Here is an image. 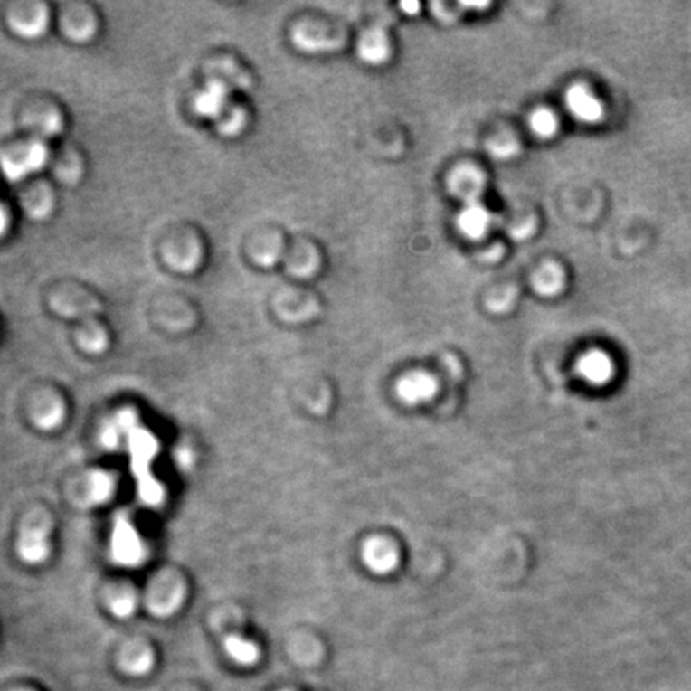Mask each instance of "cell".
<instances>
[{
	"label": "cell",
	"mask_w": 691,
	"mask_h": 691,
	"mask_svg": "<svg viewBox=\"0 0 691 691\" xmlns=\"http://www.w3.org/2000/svg\"><path fill=\"white\" fill-rule=\"evenodd\" d=\"M565 285V274L557 264H546L533 277V287L543 297H554Z\"/></svg>",
	"instance_id": "12"
},
{
	"label": "cell",
	"mask_w": 691,
	"mask_h": 691,
	"mask_svg": "<svg viewBox=\"0 0 691 691\" xmlns=\"http://www.w3.org/2000/svg\"><path fill=\"white\" fill-rule=\"evenodd\" d=\"M20 555L29 563H35L47 557L49 554V541H47V533L42 528H33L28 530L21 536Z\"/></svg>",
	"instance_id": "10"
},
{
	"label": "cell",
	"mask_w": 691,
	"mask_h": 691,
	"mask_svg": "<svg viewBox=\"0 0 691 691\" xmlns=\"http://www.w3.org/2000/svg\"><path fill=\"white\" fill-rule=\"evenodd\" d=\"M49 147L42 139H34L14 149V153L4 154L0 157V170L10 183H20L41 172L49 164Z\"/></svg>",
	"instance_id": "1"
},
{
	"label": "cell",
	"mask_w": 691,
	"mask_h": 691,
	"mask_svg": "<svg viewBox=\"0 0 691 691\" xmlns=\"http://www.w3.org/2000/svg\"><path fill=\"white\" fill-rule=\"evenodd\" d=\"M568 111L584 124H597L603 118V104L584 85H573L565 95Z\"/></svg>",
	"instance_id": "3"
},
{
	"label": "cell",
	"mask_w": 691,
	"mask_h": 691,
	"mask_svg": "<svg viewBox=\"0 0 691 691\" xmlns=\"http://www.w3.org/2000/svg\"><path fill=\"white\" fill-rule=\"evenodd\" d=\"M151 663H153L151 655L149 653H141L135 661H130V663L127 664V669L133 672V674H145L146 671H149Z\"/></svg>",
	"instance_id": "17"
},
{
	"label": "cell",
	"mask_w": 691,
	"mask_h": 691,
	"mask_svg": "<svg viewBox=\"0 0 691 691\" xmlns=\"http://www.w3.org/2000/svg\"><path fill=\"white\" fill-rule=\"evenodd\" d=\"M436 393V378L424 372H412L397 383V394L401 401L408 405H418L422 402L431 401Z\"/></svg>",
	"instance_id": "4"
},
{
	"label": "cell",
	"mask_w": 691,
	"mask_h": 691,
	"mask_svg": "<svg viewBox=\"0 0 691 691\" xmlns=\"http://www.w3.org/2000/svg\"><path fill=\"white\" fill-rule=\"evenodd\" d=\"M224 648L228 651L229 657L232 658L237 663L250 664L256 663L260 658V650L255 643L250 642L247 639L239 636H229L224 640Z\"/></svg>",
	"instance_id": "14"
},
{
	"label": "cell",
	"mask_w": 691,
	"mask_h": 691,
	"mask_svg": "<svg viewBox=\"0 0 691 691\" xmlns=\"http://www.w3.org/2000/svg\"><path fill=\"white\" fill-rule=\"evenodd\" d=\"M449 186L450 191L464 204L480 202V195L485 187L484 175L474 166H459L451 173Z\"/></svg>",
	"instance_id": "5"
},
{
	"label": "cell",
	"mask_w": 691,
	"mask_h": 691,
	"mask_svg": "<svg viewBox=\"0 0 691 691\" xmlns=\"http://www.w3.org/2000/svg\"><path fill=\"white\" fill-rule=\"evenodd\" d=\"M229 103L228 87L220 80L207 83V87L202 89L201 93L195 97L194 109L205 118H222V112L226 111Z\"/></svg>",
	"instance_id": "6"
},
{
	"label": "cell",
	"mask_w": 691,
	"mask_h": 691,
	"mask_svg": "<svg viewBox=\"0 0 691 691\" xmlns=\"http://www.w3.org/2000/svg\"><path fill=\"white\" fill-rule=\"evenodd\" d=\"M133 609H135V601L130 595H122V597H118L116 601H112V611H114V615L120 616V618L132 616Z\"/></svg>",
	"instance_id": "16"
},
{
	"label": "cell",
	"mask_w": 691,
	"mask_h": 691,
	"mask_svg": "<svg viewBox=\"0 0 691 691\" xmlns=\"http://www.w3.org/2000/svg\"><path fill=\"white\" fill-rule=\"evenodd\" d=\"M8 224H10V220H8L7 210L0 205V237L7 234Z\"/></svg>",
	"instance_id": "19"
},
{
	"label": "cell",
	"mask_w": 691,
	"mask_h": 691,
	"mask_svg": "<svg viewBox=\"0 0 691 691\" xmlns=\"http://www.w3.org/2000/svg\"><path fill=\"white\" fill-rule=\"evenodd\" d=\"M578 374L588 381L589 384L603 386L613 376V362L605 353L591 351L584 354L578 362Z\"/></svg>",
	"instance_id": "8"
},
{
	"label": "cell",
	"mask_w": 691,
	"mask_h": 691,
	"mask_svg": "<svg viewBox=\"0 0 691 691\" xmlns=\"http://www.w3.org/2000/svg\"><path fill=\"white\" fill-rule=\"evenodd\" d=\"M141 544H139L137 533L133 532L130 524H120L118 533L114 535V554L118 560L125 565L133 563L141 555Z\"/></svg>",
	"instance_id": "9"
},
{
	"label": "cell",
	"mask_w": 691,
	"mask_h": 691,
	"mask_svg": "<svg viewBox=\"0 0 691 691\" xmlns=\"http://www.w3.org/2000/svg\"><path fill=\"white\" fill-rule=\"evenodd\" d=\"M243 122H245V118H243L241 112H239V114H234L232 118H229L228 120L222 125V132L226 133V135H234V133L239 132V130L242 128Z\"/></svg>",
	"instance_id": "18"
},
{
	"label": "cell",
	"mask_w": 691,
	"mask_h": 691,
	"mask_svg": "<svg viewBox=\"0 0 691 691\" xmlns=\"http://www.w3.org/2000/svg\"><path fill=\"white\" fill-rule=\"evenodd\" d=\"M49 24V14L45 10H37L34 14H29L26 18H16L12 23V29L16 34L33 41L35 37H41Z\"/></svg>",
	"instance_id": "13"
},
{
	"label": "cell",
	"mask_w": 691,
	"mask_h": 691,
	"mask_svg": "<svg viewBox=\"0 0 691 691\" xmlns=\"http://www.w3.org/2000/svg\"><path fill=\"white\" fill-rule=\"evenodd\" d=\"M530 127H532V132L539 138H553L559 130V120L553 111L538 109L533 112L530 118Z\"/></svg>",
	"instance_id": "15"
},
{
	"label": "cell",
	"mask_w": 691,
	"mask_h": 691,
	"mask_svg": "<svg viewBox=\"0 0 691 691\" xmlns=\"http://www.w3.org/2000/svg\"><path fill=\"white\" fill-rule=\"evenodd\" d=\"M359 56L370 64H380L386 62L389 56V42L381 31L366 33L359 43Z\"/></svg>",
	"instance_id": "11"
},
{
	"label": "cell",
	"mask_w": 691,
	"mask_h": 691,
	"mask_svg": "<svg viewBox=\"0 0 691 691\" xmlns=\"http://www.w3.org/2000/svg\"><path fill=\"white\" fill-rule=\"evenodd\" d=\"M458 228L472 241L482 239L491 224V214L482 202L464 204L463 210L458 214Z\"/></svg>",
	"instance_id": "7"
},
{
	"label": "cell",
	"mask_w": 691,
	"mask_h": 691,
	"mask_svg": "<svg viewBox=\"0 0 691 691\" xmlns=\"http://www.w3.org/2000/svg\"><path fill=\"white\" fill-rule=\"evenodd\" d=\"M362 559L370 572L387 574L399 565V551L391 539L374 536L364 543Z\"/></svg>",
	"instance_id": "2"
},
{
	"label": "cell",
	"mask_w": 691,
	"mask_h": 691,
	"mask_svg": "<svg viewBox=\"0 0 691 691\" xmlns=\"http://www.w3.org/2000/svg\"><path fill=\"white\" fill-rule=\"evenodd\" d=\"M401 7L407 12V14H416L420 10V4L418 2H405V4H402Z\"/></svg>",
	"instance_id": "20"
}]
</instances>
